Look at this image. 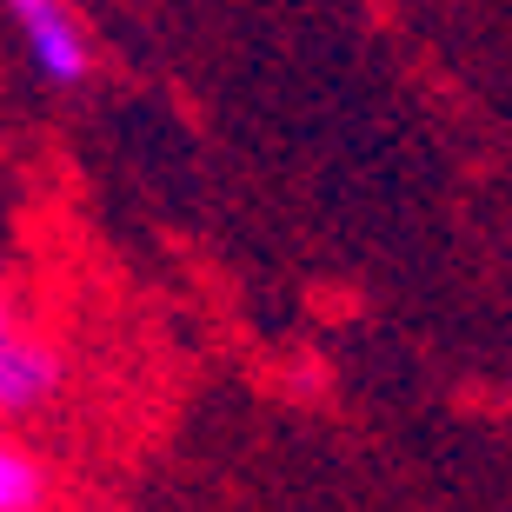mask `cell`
Here are the masks:
<instances>
[{
  "label": "cell",
  "mask_w": 512,
  "mask_h": 512,
  "mask_svg": "<svg viewBox=\"0 0 512 512\" xmlns=\"http://www.w3.org/2000/svg\"><path fill=\"white\" fill-rule=\"evenodd\" d=\"M7 14H14L20 40H27V60H34V67L54 80V87H74V80H87V67H94V47H87L80 20L67 14L60 0H7Z\"/></svg>",
  "instance_id": "cell-2"
},
{
  "label": "cell",
  "mask_w": 512,
  "mask_h": 512,
  "mask_svg": "<svg viewBox=\"0 0 512 512\" xmlns=\"http://www.w3.org/2000/svg\"><path fill=\"white\" fill-rule=\"evenodd\" d=\"M60 346L0 293V419H34L60 399Z\"/></svg>",
  "instance_id": "cell-1"
},
{
  "label": "cell",
  "mask_w": 512,
  "mask_h": 512,
  "mask_svg": "<svg viewBox=\"0 0 512 512\" xmlns=\"http://www.w3.org/2000/svg\"><path fill=\"white\" fill-rule=\"evenodd\" d=\"M47 499H54L47 466L34 459V446H20L0 426V512H47Z\"/></svg>",
  "instance_id": "cell-3"
}]
</instances>
